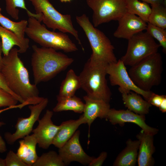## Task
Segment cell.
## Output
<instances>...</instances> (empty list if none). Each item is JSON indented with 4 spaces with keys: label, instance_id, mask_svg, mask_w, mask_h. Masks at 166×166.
Wrapping results in <instances>:
<instances>
[{
    "label": "cell",
    "instance_id": "32",
    "mask_svg": "<svg viewBox=\"0 0 166 166\" xmlns=\"http://www.w3.org/2000/svg\"><path fill=\"white\" fill-rule=\"evenodd\" d=\"M6 166H28L18 157L16 153L10 150L5 159Z\"/></svg>",
    "mask_w": 166,
    "mask_h": 166
},
{
    "label": "cell",
    "instance_id": "28",
    "mask_svg": "<svg viewBox=\"0 0 166 166\" xmlns=\"http://www.w3.org/2000/svg\"><path fill=\"white\" fill-rule=\"evenodd\" d=\"M148 22L154 26L166 29V7L163 4L151 5Z\"/></svg>",
    "mask_w": 166,
    "mask_h": 166
},
{
    "label": "cell",
    "instance_id": "13",
    "mask_svg": "<svg viewBox=\"0 0 166 166\" xmlns=\"http://www.w3.org/2000/svg\"><path fill=\"white\" fill-rule=\"evenodd\" d=\"M53 115L52 111L47 110L43 116L39 119L37 127L33 130L39 147L46 149L52 144L54 138L61 125L54 124L52 120Z\"/></svg>",
    "mask_w": 166,
    "mask_h": 166
},
{
    "label": "cell",
    "instance_id": "25",
    "mask_svg": "<svg viewBox=\"0 0 166 166\" xmlns=\"http://www.w3.org/2000/svg\"><path fill=\"white\" fill-rule=\"evenodd\" d=\"M57 103L53 109L54 112L69 110L79 113L83 112L85 104L80 98L75 95L69 97L57 95Z\"/></svg>",
    "mask_w": 166,
    "mask_h": 166
},
{
    "label": "cell",
    "instance_id": "12",
    "mask_svg": "<svg viewBox=\"0 0 166 166\" xmlns=\"http://www.w3.org/2000/svg\"><path fill=\"white\" fill-rule=\"evenodd\" d=\"M80 134V131L77 130L65 144L59 148L58 154L65 165L73 161L86 165L95 158L87 154L82 148L79 140Z\"/></svg>",
    "mask_w": 166,
    "mask_h": 166
},
{
    "label": "cell",
    "instance_id": "35",
    "mask_svg": "<svg viewBox=\"0 0 166 166\" xmlns=\"http://www.w3.org/2000/svg\"><path fill=\"white\" fill-rule=\"evenodd\" d=\"M165 95H160L153 93L149 101L152 105L159 107Z\"/></svg>",
    "mask_w": 166,
    "mask_h": 166
},
{
    "label": "cell",
    "instance_id": "7",
    "mask_svg": "<svg viewBox=\"0 0 166 166\" xmlns=\"http://www.w3.org/2000/svg\"><path fill=\"white\" fill-rule=\"evenodd\" d=\"M30 0L34 8L36 14L42 16V21L45 26L53 31L58 30L64 33L71 34L84 51L78 31L73 25L70 15L60 13L49 0Z\"/></svg>",
    "mask_w": 166,
    "mask_h": 166
},
{
    "label": "cell",
    "instance_id": "21",
    "mask_svg": "<svg viewBox=\"0 0 166 166\" xmlns=\"http://www.w3.org/2000/svg\"><path fill=\"white\" fill-rule=\"evenodd\" d=\"M123 101L125 107L129 110L140 115H144L148 113L152 105L144 100L140 94L133 91L122 93Z\"/></svg>",
    "mask_w": 166,
    "mask_h": 166
},
{
    "label": "cell",
    "instance_id": "6",
    "mask_svg": "<svg viewBox=\"0 0 166 166\" xmlns=\"http://www.w3.org/2000/svg\"><path fill=\"white\" fill-rule=\"evenodd\" d=\"M77 22L84 32L92 50L90 58L108 64L117 61L115 49L110 40L102 31L96 28L85 14L76 17Z\"/></svg>",
    "mask_w": 166,
    "mask_h": 166
},
{
    "label": "cell",
    "instance_id": "27",
    "mask_svg": "<svg viewBox=\"0 0 166 166\" xmlns=\"http://www.w3.org/2000/svg\"><path fill=\"white\" fill-rule=\"evenodd\" d=\"M6 2V10L7 13L13 18L18 20L19 18V10L18 8L25 10L29 17L36 18L40 22L42 21L41 15L33 13L26 7L24 0H5Z\"/></svg>",
    "mask_w": 166,
    "mask_h": 166
},
{
    "label": "cell",
    "instance_id": "15",
    "mask_svg": "<svg viewBox=\"0 0 166 166\" xmlns=\"http://www.w3.org/2000/svg\"><path fill=\"white\" fill-rule=\"evenodd\" d=\"M118 27L113 36L128 40L135 34L146 30L147 23L136 15L127 12L118 21Z\"/></svg>",
    "mask_w": 166,
    "mask_h": 166
},
{
    "label": "cell",
    "instance_id": "36",
    "mask_svg": "<svg viewBox=\"0 0 166 166\" xmlns=\"http://www.w3.org/2000/svg\"><path fill=\"white\" fill-rule=\"evenodd\" d=\"M28 105V102H25L23 103H21L18 105L17 104L16 105L7 107L5 108L0 109V114L5 111L13 109L18 108L21 109L24 106L27 105ZM5 124V123L3 122L0 121V127H1Z\"/></svg>",
    "mask_w": 166,
    "mask_h": 166
},
{
    "label": "cell",
    "instance_id": "16",
    "mask_svg": "<svg viewBox=\"0 0 166 166\" xmlns=\"http://www.w3.org/2000/svg\"><path fill=\"white\" fill-rule=\"evenodd\" d=\"M85 101L82 114L89 127L88 138L90 136L91 125L95 119L107 118L110 108L109 103L104 101L93 99L86 95L83 97Z\"/></svg>",
    "mask_w": 166,
    "mask_h": 166
},
{
    "label": "cell",
    "instance_id": "20",
    "mask_svg": "<svg viewBox=\"0 0 166 166\" xmlns=\"http://www.w3.org/2000/svg\"><path fill=\"white\" fill-rule=\"evenodd\" d=\"M140 142L139 140H128L126 146L119 153L113 164L114 166H134L136 165L138 156Z\"/></svg>",
    "mask_w": 166,
    "mask_h": 166
},
{
    "label": "cell",
    "instance_id": "37",
    "mask_svg": "<svg viewBox=\"0 0 166 166\" xmlns=\"http://www.w3.org/2000/svg\"><path fill=\"white\" fill-rule=\"evenodd\" d=\"M7 150L6 143L0 134V153H4Z\"/></svg>",
    "mask_w": 166,
    "mask_h": 166
},
{
    "label": "cell",
    "instance_id": "3",
    "mask_svg": "<svg viewBox=\"0 0 166 166\" xmlns=\"http://www.w3.org/2000/svg\"><path fill=\"white\" fill-rule=\"evenodd\" d=\"M108 64L89 57L79 77L81 88L86 92L87 96L109 103L112 93L106 79Z\"/></svg>",
    "mask_w": 166,
    "mask_h": 166
},
{
    "label": "cell",
    "instance_id": "11",
    "mask_svg": "<svg viewBox=\"0 0 166 166\" xmlns=\"http://www.w3.org/2000/svg\"><path fill=\"white\" fill-rule=\"evenodd\" d=\"M47 98H44L39 103L28 105L30 112L29 116L27 118L19 117L15 125V131L13 133L6 132L4 137L7 143L13 144L18 140L23 138L32 132L35 122L39 119L40 115L48 103Z\"/></svg>",
    "mask_w": 166,
    "mask_h": 166
},
{
    "label": "cell",
    "instance_id": "34",
    "mask_svg": "<svg viewBox=\"0 0 166 166\" xmlns=\"http://www.w3.org/2000/svg\"><path fill=\"white\" fill-rule=\"evenodd\" d=\"M107 156V152H101L97 158L95 157L88 165L89 166H101L103 163Z\"/></svg>",
    "mask_w": 166,
    "mask_h": 166
},
{
    "label": "cell",
    "instance_id": "2",
    "mask_svg": "<svg viewBox=\"0 0 166 166\" xmlns=\"http://www.w3.org/2000/svg\"><path fill=\"white\" fill-rule=\"evenodd\" d=\"M31 63L34 84L49 81L64 70L74 59L52 48L34 45Z\"/></svg>",
    "mask_w": 166,
    "mask_h": 166
},
{
    "label": "cell",
    "instance_id": "42",
    "mask_svg": "<svg viewBox=\"0 0 166 166\" xmlns=\"http://www.w3.org/2000/svg\"><path fill=\"white\" fill-rule=\"evenodd\" d=\"M72 0H60L62 2H70Z\"/></svg>",
    "mask_w": 166,
    "mask_h": 166
},
{
    "label": "cell",
    "instance_id": "30",
    "mask_svg": "<svg viewBox=\"0 0 166 166\" xmlns=\"http://www.w3.org/2000/svg\"><path fill=\"white\" fill-rule=\"evenodd\" d=\"M152 38L156 39L159 42V44L162 48L164 53H166V30L158 26L148 23L146 30Z\"/></svg>",
    "mask_w": 166,
    "mask_h": 166
},
{
    "label": "cell",
    "instance_id": "29",
    "mask_svg": "<svg viewBox=\"0 0 166 166\" xmlns=\"http://www.w3.org/2000/svg\"><path fill=\"white\" fill-rule=\"evenodd\" d=\"M58 154L54 151L43 153L38 157L32 166H65Z\"/></svg>",
    "mask_w": 166,
    "mask_h": 166
},
{
    "label": "cell",
    "instance_id": "14",
    "mask_svg": "<svg viewBox=\"0 0 166 166\" xmlns=\"http://www.w3.org/2000/svg\"><path fill=\"white\" fill-rule=\"evenodd\" d=\"M113 124H118L123 126L125 123L130 122L136 124L145 132L154 136L156 134L158 130L147 125L145 122V116L136 114L128 109L116 110L110 109L107 118Z\"/></svg>",
    "mask_w": 166,
    "mask_h": 166
},
{
    "label": "cell",
    "instance_id": "40",
    "mask_svg": "<svg viewBox=\"0 0 166 166\" xmlns=\"http://www.w3.org/2000/svg\"><path fill=\"white\" fill-rule=\"evenodd\" d=\"M2 43L1 38L0 37V71L2 65Z\"/></svg>",
    "mask_w": 166,
    "mask_h": 166
},
{
    "label": "cell",
    "instance_id": "26",
    "mask_svg": "<svg viewBox=\"0 0 166 166\" xmlns=\"http://www.w3.org/2000/svg\"><path fill=\"white\" fill-rule=\"evenodd\" d=\"M127 12L138 15L144 21L148 23L151 12L148 3L139 0H126Z\"/></svg>",
    "mask_w": 166,
    "mask_h": 166
},
{
    "label": "cell",
    "instance_id": "19",
    "mask_svg": "<svg viewBox=\"0 0 166 166\" xmlns=\"http://www.w3.org/2000/svg\"><path fill=\"white\" fill-rule=\"evenodd\" d=\"M19 141V146L16 154L28 166H33L38 158L36 150L37 142L33 134Z\"/></svg>",
    "mask_w": 166,
    "mask_h": 166
},
{
    "label": "cell",
    "instance_id": "22",
    "mask_svg": "<svg viewBox=\"0 0 166 166\" xmlns=\"http://www.w3.org/2000/svg\"><path fill=\"white\" fill-rule=\"evenodd\" d=\"M1 10L0 7V24L14 33L28 49L29 47V40L25 36L28 21L22 20L18 22H14L3 15L1 13Z\"/></svg>",
    "mask_w": 166,
    "mask_h": 166
},
{
    "label": "cell",
    "instance_id": "18",
    "mask_svg": "<svg viewBox=\"0 0 166 166\" xmlns=\"http://www.w3.org/2000/svg\"><path fill=\"white\" fill-rule=\"evenodd\" d=\"M86 123L83 114L77 120L62 122L54 138L52 144L58 148L61 147L72 137L81 124Z\"/></svg>",
    "mask_w": 166,
    "mask_h": 166
},
{
    "label": "cell",
    "instance_id": "5",
    "mask_svg": "<svg viewBox=\"0 0 166 166\" xmlns=\"http://www.w3.org/2000/svg\"><path fill=\"white\" fill-rule=\"evenodd\" d=\"M163 64L161 55L157 52L131 66L128 73L138 87L143 91H149L153 87L160 84Z\"/></svg>",
    "mask_w": 166,
    "mask_h": 166
},
{
    "label": "cell",
    "instance_id": "39",
    "mask_svg": "<svg viewBox=\"0 0 166 166\" xmlns=\"http://www.w3.org/2000/svg\"><path fill=\"white\" fill-rule=\"evenodd\" d=\"M160 110L162 113H165L166 112V96L163 99L159 107Z\"/></svg>",
    "mask_w": 166,
    "mask_h": 166
},
{
    "label": "cell",
    "instance_id": "31",
    "mask_svg": "<svg viewBox=\"0 0 166 166\" xmlns=\"http://www.w3.org/2000/svg\"><path fill=\"white\" fill-rule=\"evenodd\" d=\"M18 102L12 95L0 88V108L16 105Z\"/></svg>",
    "mask_w": 166,
    "mask_h": 166
},
{
    "label": "cell",
    "instance_id": "10",
    "mask_svg": "<svg viewBox=\"0 0 166 166\" xmlns=\"http://www.w3.org/2000/svg\"><path fill=\"white\" fill-rule=\"evenodd\" d=\"M106 72L109 75L111 85L113 86H119L118 90L121 93L132 91L142 95L149 102L153 92L151 91H144L138 87L130 78L126 66L120 59L117 62L108 64Z\"/></svg>",
    "mask_w": 166,
    "mask_h": 166
},
{
    "label": "cell",
    "instance_id": "4",
    "mask_svg": "<svg viewBox=\"0 0 166 166\" xmlns=\"http://www.w3.org/2000/svg\"><path fill=\"white\" fill-rule=\"evenodd\" d=\"M25 30L27 36L42 47L52 48L65 52L78 50L75 44L65 33L48 30L44 24L34 17H29Z\"/></svg>",
    "mask_w": 166,
    "mask_h": 166
},
{
    "label": "cell",
    "instance_id": "1",
    "mask_svg": "<svg viewBox=\"0 0 166 166\" xmlns=\"http://www.w3.org/2000/svg\"><path fill=\"white\" fill-rule=\"evenodd\" d=\"M18 50L13 48L2 57L0 71L10 89L24 101H32L38 103L44 97L39 96L37 85L32 84L29 73L18 57Z\"/></svg>",
    "mask_w": 166,
    "mask_h": 166
},
{
    "label": "cell",
    "instance_id": "9",
    "mask_svg": "<svg viewBox=\"0 0 166 166\" xmlns=\"http://www.w3.org/2000/svg\"><path fill=\"white\" fill-rule=\"evenodd\" d=\"M93 11V24L97 27L112 21H118L127 12L126 0H86Z\"/></svg>",
    "mask_w": 166,
    "mask_h": 166
},
{
    "label": "cell",
    "instance_id": "33",
    "mask_svg": "<svg viewBox=\"0 0 166 166\" xmlns=\"http://www.w3.org/2000/svg\"><path fill=\"white\" fill-rule=\"evenodd\" d=\"M0 88L3 89L14 97L20 103L24 101L21 98L15 94L9 88L2 74L0 71Z\"/></svg>",
    "mask_w": 166,
    "mask_h": 166
},
{
    "label": "cell",
    "instance_id": "24",
    "mask_svg": "<svg viewBox=\"0 0 166 166\" xmlns=\"http://www.w3.org/2000/svg\"><path fill=\"white\" fill-rule=\"evenodd\" d=\"M0 37L2 43V53L7 55L14 45L19 47V53H25L28 49L13 32L0 25Z\"/></svg>",
    "mask_w": 166,
    "mask_h": 166
},
{
    "label": "cell",
    "instance_id": "41",
    "mask_svg": "<svg viewBox=\"0 0 166 166\" xmlns=\"http://www.w3.org/2000/svg\"><path fill=\"white\" fill-rule=\"evenodd\" d=\"M0 166H6L5 159L0 157Z\"/></svg>",
    "mask_w": 166,
    "mask_h": 166
},
{
    "label": "cell",
    "instance_id": "17",
    "mask_svg": "<svg viewBox=\"0 0 166 166\" xmlns=\"http://www.w3.org/2000/svg\"><path fill=\"white\" fill-rule=\"evenodd\" d=\"M153 136L145 132L143 130L136 135L140 142L137 161L139 166H152L154 164L152 155L155 151Z\"/></svg>",
    "mask_w": 166,
    "mask_h": 166
},
{
    "label": "cell",
    "instance_id": "38",
    "mask_svg": "<svg viewBox=\"0 0 166 166\" xmlns=\"http://www.w3.org/2000/svg\"><path fill=\"white\" fill-rule=\"evenodd\" d=\"M152 5L163 4L164 0H140Z\"/></svg>",
    "mask_w": 166,
    "mask_h": 166
},
{
    "label": "cell",
    "instance_id": "8",
    "mask_svg": "<svg viewBox=\"0 0 166 166\" xmlns=\"http://www.w3.org/2000/svg\"><path fill=\"white\" fill-rule=\"evenodd\" d=\"M127 51L120 59L124 65L132 66L158 52L160 46L147 32H139L128 40Z\"/></svg>",
    "mask_w": 166,
    "mask_h": 166
},
{
    "label": "cell",
    "instance_id": "23",
    "mask_svg": "<svg viewBox=\"0 0 166 166\" xmlns=\"http://www.w3.org/2000/svg\"><path fill=\"white\" fill-rule=\"evenodd\" d=\"M80 88L81 82L79 76L73 69H70L61 83L57 95L63 97H71L75 95L76 91Z\"/></svg>",
    "mask_w": 166,
    "mask_h": 166
}]
</instances>
